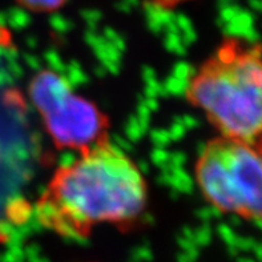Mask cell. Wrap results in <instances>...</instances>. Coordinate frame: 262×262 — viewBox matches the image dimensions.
Returning a JSON list of instances; mask_svg holds the SVG:
<instances>
[{"mask_svg": "<svg viewBox=\"0 0 262 262\" xmlns=\"http://www.w3.org/2000/svg\"><path fill=\"white\" fill-rule=\"evenodd\" d=\"M149 203V185L137 163L110 139L60 165L35 203L44 229L86 239L103 225H130Z\"/></svg>", "mask_w": 262, "mask_h": 262, "instance_id": "cell-1", "label": "cell"}, {"mask_svg": "<svg viewBox=\"0 0 262 262\" xmlns=\"http://www.w3.org/2000/svg\"><path fill=\"white\" fill-rule=\"evenodd\" d=\"M206 203L219 212L262 221V144L217 136L206 141L193 166Z\"/></svg>", "mask_w": 262, "mask_h": 262, "instance_id": "cell-3", "label": "cell"}, {"mask_svg": "<svg viewBox=\"0 0 262 262\" xmlns=\"http://www.w3.org/2000/svg\"><path fill=\"white\" fill-rule=\"evenodd\" d=\"M184 97L220 136L262 139V48L226 37L188 77Z\"/></svg>", "mask_w": 262, "mask_h": 262, "instance_id": "cell-2", "label": "cell"}, {"mask_svg": "<svg viewBox=\"0 0 262 262\" xmlns=\"http://www.w3.org/2000/svg\"><path fill=\"white\" fill-rule=\"evenodd\" d=\"M259 143H261V144H262V139H261V140H259Z\"/></svg>", "mask_w": 262, "mask_h": 262, "instance_id": "cell-7", "label": "cell"}, {"mask_svg": "<svg viewBox=\"0 0 262 262\" xmlns=\"http://www.w3.org/2000/svg\"><path fill=\"white\" fill-rule=\"evenodd\" d=\"M28 96L57 149L81 152L110 139L106 113L95 101L77 93L57 71H37L28 84Z\"/></svg>", "mask_w": 262, "mask_h": 262, "instance_id": "cell-4", "label": "cell"}, {"mask_svg": "<svg viewBox=\"0 0 262 262\" xmlns=\"http://www.w3.org/2000/svg\"><path fill=\"white\" fill-rule=\"evenodd\" d=\"M149 4L159 10H173L183 4L189 3L192 0H148Z\"/></svg>", "mask_w": 262, "mask_h": 262, "instance_id": "cell-6", "label": "cell"}, {"mask_svg": "<svg viewBox=\"0 0 262 262\" xmlns=\"http://www.w3.org/2000/svg\"><path fill=\"white\" fill-rule=\"evenodd\" d=\"M21 8L33 13H51L61 10L68 0H16Z\"/></svg>", "mask_w": 262, "mask_h": 262, "instance_id": "cell-5", "label": "cell"}]
</instances>
